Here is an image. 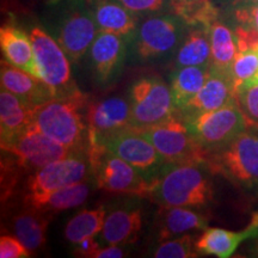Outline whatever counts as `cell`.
<instances>
[{
  "label": "cell",
  "mask_w": 258,
  "mask_h": 258,
  "mask_svg": "<svg viewBox=\"0 0 258 258\" xmlns=\"http://www.w3.org/2000/svg\"><path fill=\"white\" fill-rule=\"evenodd\" d=\"M254 253H256V257H258V241L256 244V247H254Z\"/></svg>",
  "instance_id": "ab89813d"
},
{
  "label": "cell",
  "mask_w": 258,
  "mask_h": 258,
  "mask_svg": "<svg viewBox=\"0 0 258 258\" xmlns=\"http://www.w3.org/2000/svg\"><path fill=\"white\" fill-rule=\"evenodd\" d=\"M209 66H185L175 69L171 76L170 89L177 111L183 109L205 85L209 77Z\"/></svg>",
  "instance_id": "4316f807"
},
{
  "label": "cell",
  "mask_w": 258,
  "mask_h": 258,
  "mask_svg": "<svg viewBox=\"0 0 258 258\" xmlns=\"http://www.w3.org/2000/svg\"><path fill=\"white\" fill-rule=\"evenodd\" d=\"M195 240L192 233H185L177 238L163 241L154 250L156 258H195L199 252L195 249Z\"/></svg>",
  "instance_id": "1f68e13d"
},
{
  "label": "cell",
  "mask_w": 258,
  "mask_h": 258,
  "mask_svg": "<svg viewBox=\"0 0 258 258\" xmlns=\"http://www.w3.org/2000/svg\"><path fill=\"white\" fill-rule=\"evenodd\" d=\"M232 15L238 25L251 28L258 32V3L233 6Z\"/></svg>",
  "instance_id": "d590c367"
},
{
  "label": "cell",
  "mask_w": 258,
  "mask_h": 258,
  "mask_svg": "<svg viewBox=\"0 0 258 258\" xmlns=\"http://www.w3.org/2000/svg\"><path fill=\"white\" fill-rule=\"evenodd\" d=\"M117 157L134 166L145 178L156 183L161 171L167 165L164 158L143 134L129 127L105 135L97 141Z\"/></svg>",
  "instance_id": "8fae6325"
},
{
  "label": "cell",
  "mask_w": 258,
  "mask_h": 258,
  "mask_svg": "<svg viewBox=\"0 0 258 258\" xmlns=\"http://www.w3.org/2000/svg\"><path fill=\"white\" fill-rule=\"evenodd\" d=\"M175 69L185 66H209L211 61V37L209 27H188L184 37L173 55Z\"/></svg>",
  "instance_id": "484cf974"
},
{
  "label": "cell",
  "mask_w": 258,
  "mask_h": 258,
  "mask_svg": "<svg viewBox=\"0 0 258 258\" xmlns=\"http://www.w3.org/2000/svg\"><path fill=\"white\" fill-rule=\"evenodd\" d=\"M185 121L208 154L227 146L249 125L237 97L217 110L203 112Z\"/></svg>",
  "instance_id": "9c48e42d"
},
{
  "label": "cell",
  "mask_w": 258,
  "mask_h": 258,
  "mask_svg": "<svg viewBox=\"0 0 258 258\" xmlns=\"http://www.w3.org/2000/svg\"><path fill=\"white\" fill-rule=\"evenodd\" d=\"M139 18L171 11L170 0H117Z\"/></svg>",
  "instance_id": "d6a6232c"
},
{
  "label": "cell",
  "mask_w": 258,
  "mask_h": 258,
  "mask_svg": "<svg viewBox=\"0 0 258 258\" xmlns=\"http://www.w3.org/2000/svg\"><path fill=\"white\" fill-rule=\"evenodd\" d=\"M97 188L112 194L148 198L154 183L145 178L131 164L97 143L86 150Z\"/></svg>",
  "instance_id": "5b68a950"
},
{
  "label": "cell",
  "mask_w": 258,
  "mask_h": 258,
  "mask_svg": "<svg viewBox=\"0 0 258 258\" xmlns=\"http://www.w3.org/2000/svg\"><path fill=\"white\" fill-rule=\"evenodd\" d=\"M128 42L118 35L99 31L89 50L95 78L99 84H109L123 66Z\"/></svg>",
  "instance_id": "9a60e30c"
},
{
  "label": "cell",
  "mask_w": 258,
  "mask_h": 258,
  "mask_svg": "<svg viewBox=\"0 0 258 258\" xmlns=\"http://www.w3.org/2000/svg\"><path fill=\"white\" fill-rule=\"evenodd\" d=\"M189 25L173 12L140 18L128 46L140 61L163 60L175 55Z\"/></svg>",
  "instance_id": "277c9868"
},
{
  "label": "cell",
  "mask_w": 258,
  "mask_h": 258,
  "mask_svg": "<svg viewBox=\"0 0 258 258\" xmlns=\"http://www.w3.org/2000/svg\"><path fill=\"white\" fill-rule=\"evenodd\" d=\"M234 34L237 54L232 64L231 76L237 96L258 72V32L251 28L237 25Z\"/></svg>",
  "instance_id": "ac0fdd59"
},
{
  "label": "cell",
  "mask_w": 258,
  "mask_h": 258,
  "mask_svg": "<svg viewBox=\"0 0 258 258\" xmlns=\"http://www.w3.org/2000/svg\"><path fill=\"white\" fill-rule=\"evenodd\" d=\"M206 165L245 190L258 188V125L249 124L227 146L209 153Z\"/></svg>",
  "instance_id": "3957f363"
},
{
  "label": "cell",
  "mask_w": 258,
  "mask_h": 258,
  "mask_svg": "<svg viewBox=\"0 0 258 258\" xmlns=\"http://www.w3.org/2000/svg\"><path fill=\"white\" fill-rule=\"evenodd\" d=\"M48 224L49 218L46 214L29 208H24L23 212L12 218V230L15 235L31 253L46 243Z\"/></svg>",
  "instance_id": "f1b7e54d"
},
{
  "label": "cell",
  "mask_w": 258,
  "mask_h": 258,
  "mask_svg": "<svg viewBox=\"0 0 258 258\" xmlns=\"http://www.w3.org/2000/svg\"><path fill=\"white\" fill-rule=\"evenodd\" d=\"M91 186L88 179L42 195H24V208L34 209L46 215L77 208L89 199Z\"/></svg>",
  "instance_id": "ffe728a7"
},
{
  "label": "cell",
  "mask_w": 258,
  "mask_h": 258,
  "mask_svg": "<svg viewBox=\"0 0 258 258\" xmlns=\"http://www.w3.org/2000/svg\"><path fill=\"white\" fill-rule=\"evenodd\" d=\"M212 176L203 163L167 164L148 198L160 207H208L214 199Z\"/></svg>",
  "instance_id": "6da1fadb"
},
{
  "label": "cell",
  "mask_w": 258,
  "mask_h": 258,
  "mask_svg": "<svg viewBox=\"0 0 258 258\" xmlns=\"http://www.w3.org/2000/svg\"><path fill=\"white\" fill-rule=\"evenodd\" d=\"M233 80L230 73L211 70L205 85L194 98L178 112L184 120L195 117L203 112L217 110L235 98Z\"/></svg>",
  "instance_id": "2e32d148"
},
{
  "label": "cell",
  "mask_w": 258,
  "mask_h": 258,
  "mask_svg": "<svg viewBox=\"0 0 258 258\" xmlns=\"http://www.w3.org/2000/svg\"><path fill=\"white\" fill-rule=\"evenodd\" d=\"M34 48L41 79L47 84L54 97H62L76 92L70 59L54 37L40 27H34L29 32Z\"/></svg>",
  "instance_id": "30bf717a"
},
{
  "label": "cell",
  "mask_w": 258,
  "mask_h": 258,
  "mask_svg": "<svg viewBox=\"0 0 258 258\" xmlns=\"http://www.w3.org/2000/svg\"><path fill=\"white\" fill-rule=\"evenodd\" d=\"M0 80L3 89L14 93L30 108H37L54 98L53 91L43 80L12 66L6 60H2Z\"/></svg>",
  "instance_id": "e0dca14e"
},
{
  "label": "cell",
  "mask_w": 258,
  "mask_h": 258,
  "mask_svg": "<svg viewBox=\"0 0 258 258\" xmlns=\"http://www.w3.org/2000/svg\"><path fill=\"white\" fill-rule=\"evenodd\" d=\"M89 103V96L80 90L67 96L54 97L35 108L32 123L42 133L71 151L86 152L89 147L86 108Z\"/></svg>",
  "instance_id": "7a4b0ae2"
},
{
  "label": "cell",
  "mask_w": 258,
  "mask_h": 258,
  "mask_svg": "<svg viewBox=\"0 0 258 258\" xmlns=\"http://www.w3.org/2000/svg\"><path fill=\"white\" fill-rule=\"evenodd\" d=\"M137 131L156 147L167 164H206L207 151L198 143L186 121L178 112L159 124Z\"/></svg>",
  "instance_id": "52a82bcc"
},
{
  "label": "cell",
  "mask_w": 258,
  "mask_h": 258,
  "mask_svg": "<svg viewBox=\"0 0 258 258\" xmlns=\"http://www.w3.org/2000/svg\"><path fill=\"white\" fill-rule=\"evenodd\" d=\"M253 3H258V0H231L232 8L237 5H244V4H253Z\"/></svg>",
  "instance_id": "74e56055"
},
{
  "label": "cell",
  "mask_w": 258,
  "mask_h": 258,
  "mask_svg": "<svg viewBox=\"0 0 258 258\" xmlns=\"http://www.w3.org/2000/svg\"><path fill=\"white\" fill-rule=\"evenodd\" d=\"M208 221L201 213L185 207H160L157 213L158 239L165 241L176 235L206 230Z\"/></svg>",
  "instance_id": "d4e9b609"
},
{
  "label": "cell",
  "mask_w": 258,
  "mask_h": 258,
  "mask_svg": "<svg viewBox=\"0 0 258 258\" xmlns=\"http://www.w3.org/2000/svg\"><path fill=\"white\" fill-rule=\"evenodd\" d=\"M171 11L182 18L189 27H209L219 18V10L212 0H170Z\"/></svg>",
  "instance_id": "4dcf8cb0"
},
{
  "label": "cell",
  "mask_w": 258,
  "mask_h": 258,
  "mask_svg": "<svg viewBox=\"0 0 258 258\" xmlns=\"http://www.w3.org/2000/svg\"><path fill=\"white\" fill-rule=\"evenodd\" d=\"M256 84H258V72H257V74H256V76H254V78H253L252 80H251V82H250L249 84H247V85H246V86H245V88H249V86L256 85ZM245 88H244V89H245ZM240 91H241V90H240Z\"/></svg>",
  "instance_id": "f35d334b"
},
{
  "label": "cell",
  "mask_w": 258,
  "mask_h": 258,
  "mask_svg": "<svg viewBox=\"0 0 258 258\" xmlns=\"http://www.w3.org/2000/svg\"><path fill=\"white\" fill-rule=\"evenodd\" d=\"M211 37V61L209 69L230 73L237 54L235 34L220 19H215L209 28Z\"/></svg>",
  "instance_id": "83f0119b"
},
{
  "label": "cell",
  "mask_w": 258,
  "mask_h": 258,
  "mask_svg": "<svg viewBox=\"0 0 258 258\" xmlns=\"http://www.w3.org/2000/svg\"><path fill=\"white\" fill-rule=\"evenodd\" d=\"M57 2H60V0H49V4H56Z\"/></svg>",
  "instance_id": "60d3db41"
},
{
  "label": "cell",
  "mask_w": 258,
  "mask_h": 258,
  "mask_svg": "<svg viewBox=\"0 0 258 258\" xmlns=\"http://www.w3.org/2000/svg\"><path fill=\"white\" fill-rule=\"evenodd\" d=\"M143 228V211L134 206L116 208L106 213L101 240L105 245H124L134 243Z\"/></svg>",
  "instance_id": "44dd1931"
},
{
  "label": "cell",
  "mask_w": 258,
  "mask_h": 258,
  "mask_svg": "<svg viewBox=\"0 0 258 258\" xmlns=\"http://www.w3.org/2000/svg\"><path fill=\"white\" fill-rule=\"evenodd\" d=\"M251 238H258V228L252 224H249L245 230L239 232L207 227L196 238L195 249L202 254L228 258L237 251L244 240Z\"/></svg>",
  "instance_id": "603a6c76"
},
{
  "label": "cell",
  "mask_w": 258,
  "mask_h": 258,
  "mask_svg": "<svg viewBox=\"0 0 258 258\" xmlns=\"http://www.w3.org/2000/svg\"><path fill=\"white\" fill-rule=\"evenodd\" d=\"M128 101L132 127L135 129L159 124L177 112L170 86L159 77L135 80L129 88Z\"/></svg>",
  "instance_id": "ba28073f"
},
{
  "label": "cell",
  "mask_w": 258,
  "mask_h": 258,
  "mask_svg": "<svg viewBox=\"0 0 258 258\" xmlns=\"http://www.w3.org/2000/svg\"><path fill=\"white\" fill-rule=\"evenodd\" d=\"M98 32L86 0H69L57 11L53 35L71 62L78 63L89 53Z\"/></svg>",
  "instance_id": "8992f818"
},
{
  "label": "cell",
  "mask_w": 258,
  "mask_h": 258,
  "mask_svg": "<svg viewBox=\"0 0 258 258\" xmlns=\"http://www.w3.org/2000/svg\"><path fill=\"white\" fill-rule=\"evenodd\" d=\"M86 122L89 143L132 127L129 101L123 97H110L104 101L90 102L86 108Z\"/></svg>",
  "instance_id": "5bb4252c"
},
{
  "label": "cell",
  "mask_w": 258,
  "mask_h": 258,
  "mask_svg": "<svg viewBox=\"0 0 258 258\" xmlns=\"http://www.w3.org/2000/svg\"><path fill=\"white\" fill-rule=\"evenodd\" d=\"M0 48L3 56L10 64L41 79L30 35L16 25H3L0 29Z\"/></svg>",
  "instance_id": "7402d4cb"
},
{
  "label": "cell",
  "mask_w": 258,
  "mask_h": 258,
  "mask_svg": "<svg viewBox=\"0 0 258 258\" xmlns=\"http://www.w3.org/2000/svg\"><path fill=\"white\" fill-rule=\"evenodd\" d=\"M92 176L88 153L76 151L32 172L25 183L24 195H42L88 180Z\"/></svg>",
  "instance_id": "4fadbf2b"
},
{
  "label": "cell",
  "mask_w": 258,
  "mask_h": 258,
  "mask_svg": "<svg viewBox=\"0 0 258 258\" xmlns=\"http://www.w3.org/2000/svg\"><path fill=\"white\" fill-rule=\"evenodd\" d=\"M2 150L14 158L16 165L31 173L76 152L42 133L34 123L11 143L3 145Z\"/></svg>",
  "instance_id": "7c38bea8"
},
{
  "label": "cell",
  "mask_w": 258,
  "mask_h": 258,
  "mask_svg": "<svg viewBox=\"0 0 258 258\" xmlns=\"http://www.w3.org/2000/svg\"><path fill=\"white\" fill-rule=\"evenodd\" d=\"M237 99L247 123L258 125V84L238 92Z\"/></svg>",
  "instance_id": "836d02e7"
},
{
  "label": "cell",
  "mask_w": 258,
  "mask_h": 258,
  "mask_svg": "<svg viewBox=\"0 0 258 258\" xmlns=\"http://www.w3.org/2000/svg\"><path fill=\"white\" fill-rule=\"evenodd\" d=\"M34 108L2 88L0 92V143L6 145L23 133L34 120Z\"/></svg>",
  "instance_id": "cb8c5ba5"
},
{
  "label": "cell",
  "mask_w": 258,
  "mask_h": 258,
  "mask_svg": "<svg viewBox=\"0 0 258 258\" xmlns=\"http://www.w3.org/2000/svg\"><path fill=\"white\" fill-rule=\"evenodd\" d=\"M99 31L118 35L129 42L137 30L140 18L117 0H86Z\"/></svg>",
  "instance_id": "d6986e66"
},
{
  "label": "cell",
  "mask_w": 258,
  "mask_h": 258,
  "mask_svg": "<svg viewBox=\"0 0 258 258\" xmlns=\"http://www.w3.org/2000/svg\"><path fill=\"white\" fill-rule=\"evenodd\" d=\"M124 256H127V251L120 245H106L99 246L92 258H122Z\"/></svg>",
  "instance_id": "8d00e7d4"
},
{
  "label": "cell",
  "mask_w": 258,
  "mask_h": 258,
  "mask_svg": "<svg viewBox=\"0 0 258 258\" xmlns=\"http://www.w3.org/2000/svg\"><path fill=\"white\" fill-rule=\"evenodd\" d=\"M30 251L25 245L14 235L0 237V257L2 258H27L30 257Z\"/></svg>",
  "instance_id": "e575fe53"
},
{
  "label": "cell",
  "mask_w": 258,
  "mask_h": 258,
  "mask_svg": "<svg viewBox=\"0 0 258 258\" xmlns=\"http://www.w3.org/2000/svg\"><path fill=\"white\" fill-rule=\"evenodd\" d=\"M105 217L104 207L84 209L67 222L64 227V238L73 245H78L88 238H96L101 234Z\"/></svg>",
  "instance_id": "f546056e"
}]
</instances>
